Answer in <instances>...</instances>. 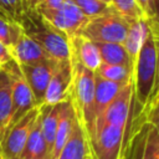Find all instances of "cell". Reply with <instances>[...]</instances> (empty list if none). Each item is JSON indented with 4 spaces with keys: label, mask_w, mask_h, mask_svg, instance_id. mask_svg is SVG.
Wrapping results in <instances>:
<instances>
[{
    "label": "cell",
    "mask_w": 159,
    "mask_h": 159,
    "mask_svg": "<svg viewBox=\"0 0 159 159\" xmlns=\"http://www.w3.org/2000/svg\"><path fill=\"white\" fill-rule=\"evenodd\" d=\"M66 0H42L35 9H57L60 7Z\"/></svg>",
    "instance_id": "29"
},
{
    "label": "cell",
    "mask_w": 159,
    "mask_h": 159,
    "mask_svg": "<svg viewBox=\"0 0 159 159\" xmlns=\"http://www.w3.org/2000/svg\"><path fill=\"white\" fill-rule=\"evenodd\" d=\"M47 158H48V153H47L46 143L42 135L41 120H40V113H39V117L31 128L21 159H47Z\"/></svg>",
    "instance_id": "20"
},
{
    "label": "cell",
    "mask_w": 159,
    "mask_h": 159,
    "mask_svg": "<svg viewBox=\"0 0 159 159\" xmlns=\"http://www.w3.org/2000/svg\"><path fill=\"white\" fill-rule=\"evenodd\" d=\"M73 78V66L71 60L57 61L50 83L46 89L43 104H57L70 99Z\"/></svg>",
    "instance_id": "10"
},
{
    "label": "cell",
    "mask_w": 159,
    "mask_h": 159,
    "mask_svg": "<svg viewBox=\"0 0 159 159\" xmlns=\"http://www.w3.org/2000/svg\"><path fill=\"white\" fill-rule=\"evenodd\" d=\"M56 63L57 61L53 58H45L32 65L20 66V70L32 92L35 103L39 107L43 104L46 89L50 83L53 70L56 67Z\"/></svg>",
    "instance_id": "9"
},
{
    "label": "cell",
    "mask_w": 159,
    "mask_h": 159,
    "mask_svg": "<svg viewBox=\"0 0 159 159\" xmlns=\"http://www.w3.org/2000/svg\"><path fill=\"white\" fill-rule=\"evenodd\" d=\"M12 114V89L9 73L0 68V142Z\"/></svg>",
    "instance_id": "18"
},
{
    "label": "cell",
    "mask_w": 159,
    "mask_h": 159,
    "mask_svg": "<svg viewBox=\"0 0 159 159\" xmlns=\"http://www.w3.org/2000/svg\"><path fill=\"white\" fill-rule=\"evenodd\" d=\"M61 103L40 106L41 129H42V135L46 143L48 158L53 148V142H55V135H56V129H57L58 117H60V111H61Z\"/></svg>",
    "instance_id": "16"
},
{
    "label": "cell",
    "mask_w": 159,
    "mask_h": 159,
    "mask_svg": "<svg viewBox=\"0 0 159 159\" xmlns=\"http://www.w3.org/2000/svg\"><path fill=\"white\" fill-rule=\"evenodd\" d=\"M101 1H103V2H107V4H111V0H101Z\"/></svg>",
    "instance_id": "32"
},
{
    "label": "cell",
    "mask_w": 159,
    "mask_h": 159,
    "mask_svg": "<svg viewBox=\"0 0 159 159\" xmlns=\"http://www.w3.org/2000/svg\"><path fill=\"white\" fill-rule=\"evenodd\" d=\"M25 34L35 40L48 55L56 61L71 60L68 37L51 26L36 10H29L17 20Z\"/></svg>",
    "instance_id": "3"
},
{
    "label": "cell",
    "mask_w": 159,
    "mask_h": 159,
    "mask_svg": "<svg viewBox=\"0 0 159 159\" xmlns=\"http://www.w3.org/2000/svg\"><path fill=\"white\" fill-rule=\"evenodd\" d=\"M130 81V80H129ZM128 81V82H129ZM125 83L108 81L94 73V114L99 117Z\"/></svg>",
    "instance_id": "15"
},
{
    "label": "cell",
    "mask_w": 159,
    "mask_h": 159,
    "mask_svg": "<svg viewBox=\"0 0 159 159\" xmlns=\"http://www.w3.org/2000/svg\"><path fill=\"white\" fill-rule=\"evenodd\" d=\"M129 24L130 21L113 11L89 19L80 35L93 42L123 43Z\"/></svg>",
    "instance_id": "5"
},
{
    "label": "cell",
    "mask_w": 159,
    "mask_h": 159,
    "mask_svg": "<svg viewBox=\"0 0 159 159\" xmlns=\"http://www.w3.org/2000/svg\"><path fill=\"white\" fill-rule=\"evenodd\" d=\"M101 55V60L103 63L108 65H119L134 68V62L129 57L122 43L113 42H94Z\"/></svg>",
    "instance_id": "19"
},
{
    "label": "cell",
    "mask_w": 159,
    "mask_h": 159,
    "mask_svg": "<svg viewBox=\"0 0 159 159\" xmlns=\"http://www.w3.org/2000/svg\"><path fill=\"white\" fill-rule=\"evenodd\" d=\"M0 12L5 14L10 20L17 21L24 15L22 0H0Z\"/></svg>",
    "instance_id": "26"
},
{
    "label": "cell",
    "mask_w": 159,
    "mask_h": 159,
    "mask_svg": "<svg viewBox=\"0 0 159 159\" xmlns=\"http://www.w3.org/2000/svg\"><path fill=\"white\" fill-rule=\"evenodd\" d=\"M0 159H1V155H0Z\"/></svg>",
    "instance_id": "33"
},
{
    "label": "cell",
    "mask_w": 159,
    "mask_h": 159,
    "mask_svg": "<svg viewBox=\"0 0 159 159\" xmlns=\"http://www.w3.org/2000/svg\"><path fill=\"white\" fill-rule=\"evenodd\" d=\"M157 75V45L155 37L149 31L134 63L133 71V104L134 113H139L147 106Z\"/></svg>",
    "instance_id": "4"
},
{
    "label": "cell",
    "mask_w": 159,
    "mask_h": 159,
    "mask_svg": "<svg viewBox=\"0 0 159 159\" xmlns=\"http://www.w3.org/2000/svg\"><path fill=\"white\" fill-rule=\"evenodd\" d=\"M149 31H150V27H149V21L147 19H139L129 24L125 40L122 45L124 46L125 51L128 52L129 57L134 63Z\"/></svg>",
    "instance_id": "17"
},
{
    "label": "cell",
    "mask_w": 159,
    "mask_h": 159,
    "mask_svg": "<svg viewBox=\"0 0 159 159\" xmlns=\"http://www.w3.org/2000/svg\"><path fill=\"white\" fill-rule=\"evenodd\" d=\"M68 41L71 50V60L96 72V70L101 66L102 60L94 42L81 35H76L68 39Z\"/></svg>",
    "instance_id": "11"
},
{
    "label": "cell",
    "mask_w": 159,
    "mask_h": 159,
    "mask_svg": "<svg viewBox=\"0 0 159 159\" xmlns=\"http://www.w3.org/2000/svg\"><path fill=\"white\" fill-rule=\"evenodd\" d=\"M155 45H157V75H155V82L153 89L159 87V37H155Z\"/></svg>",
    "instance_id": "30"
},
{
    "label": "cell",
    "mask_w": 159,
    "mask_h": 159,
    "mask_svg": "<svg viewBox=\"0 0 159 159\" xmlns=\"http://www.w3.org/2000/svg\"><path fill=\"white\" fill-rule=\"evenodd\" d=\"M10 61H12V57L10 55L9 47L0 42V68H2L5 65H7Z\"/></svg>",
    "instance_id": "28"
},
{
    "label": "cell",
    "mask_w": 159,
    "mask_h": 159,
    "mask_svg": "<svg viewBox=\"0 0 159 159\" xmlns=\"http://www.w3.org/2000/svg\"><path fill=\"white\" fill-rule=\"evenodd\" d=\"M155 93H159V87H158V88H154V89H153L152 94H155ZM152 94H150V96H152Z\"/></svg>",
    "instance_id": "31"
},
{
    "label": "cell",
    "mask_w": 159,
    "mask_h": 159,
    "mask_svg": "<svg viewBox=\"0 0 159 159\" xmlns=\"http://www.w3.org/2000/svg\"><path fill=\"white\" fill-rule=\"evenodd\" d=\"M73 78L70 93V101L75 109L76 119L86 132L88 140L91 139L94 124V72L72 61Z\"/></svg>",
    "instance_id": "2"
},
{
    "label": "cell",
    "mask_w": 159,
    "mask_h": 159,
    "mask_svg": "<svg viewBox=\"0 0 159 159\" xmlns=\"http://www.w3.org/2000/svg\"><path fill=\"white\" fill-rule=\"evenodd\" d=\"M111 5L116 10V12H118L130 22L139 19H147L137 0H111Z\"/></svg>",
    "instance_id": "22"
},
{
    "label": "cell",
    "mask_w": 159,
    "mask_h": 159,
    "mask_svg": "<svg viewBox=\"0 0 159 159\" xmlns=\"http://www.w3.org/2000/svg\"><path fill=\"white\" fill-rule=\"evenodd\" d=\"M142 10L144 11L147 20L149 21V27L154 25V11H153V0H137Z\"/></svg>",
    "instance_id": "27"
},
{
    "label": "cell",
    "mask_w": 159,
    "mask_h": 159,
    "mask_svg": "<svg viewBox=\"0 0 159 159\" xmlns=\"http://www.w3.org/2000/svg\"><path fill=\"white\" fill-rule=\"evenodd\" d=\"M10 76L11 80V89H12V114L10 118V122L5 129V133L16 124L25 114H27L31 109H34L36 106L32 92L20 70V66L12 60L7 65L2 67ZM4 133V135H5ZM4 138V137H2Z\"/></svg>",
    "instance_id": "6"
},
{
    "label": "cell",
    "mask_w": 159,
    "mask_h": 159,
    "mask_svg": "<svg viewBox=\"0 0 159 159\" xmlns=\"http://www.w3.org/2000/svg\"><path fill=\"white\" fill-rule=\"evenodd\" d=\"M57 159H92L88 137L77 119L73 124L71 137Z\"/></svg>",
    "instance_id": "14"
},
{
    "label": "cell",
    "mask_w": 159,
    "mask_h": 159,
    "mask_svg": "<svg viewBox=\"0 0 159 159\" xmlns=\"http://www.w3.org/2000/svg\"><path fill=\"white\" fill-rule=\"evenodd\" d=\"M139 113H142L144 116V118L148 122H150L157 128V130L159 133V93L152 94L147 106Z\"/></svg>",
    "instance_id": "25"
},
{
    "label": "cell",
    "mask_w": 159,
    "mask_h": 159,
    "mask_svg": "<svg viewBox=\"0 0 159 159\" xmlns=\"http://www.w3.org/2000/svg\"><path fill=\"white\" fill-rule=\"evenodd\" d=\"M51 26L63 32L68 39L80 35L83 27L89 21L73 2L66 0L57 9H35Z\"/></svg>",
    "instance_id": "7"
},
{
    "label": "cell",
    "mask_w": 159,
    "mask_h": 159,
    "mask_svg": "<svg viewBox=\"0 0 159 159\" xmlns=\"http://www.w3.org/2000/svg\"><path fill=\"white\" fill-rule=\"evenodd\" d=\"M12 60L19 65H32L45 58H50L45 50L25 32L17 39V41L9 47Z\"/></svg>",
    "instance_id": "12"
},
{
    "label": "cell",
    "mask_w": 159,
    "mask_h": 159,
    "mask_svg": "<svg viewBox=\"0 0 159 159\" xmlns=\"http://www.w3.org/2000/svg\"><path fill=\"white\" fill-rule=\"evenodd\" d=\"M133 71L134 68L132 67L119 66V65H108V63L102 62L94 73L108 81H113L118 83H127L133 77Z\"/></svg>",
    "instance_id": "21"
},
{
    "label": "cell",
    "mask_w": 159,
    "mask_h": 159,
    "mask_svg": "<svg viewBox=\"0 0 159 159\" xmlns=\"http://www.w3.org/2000/svg\"><path fill=\"white\" fill-rule=\"evenodd\" d=\"M25 31L19 21L0 16V42L1 43L10 47L17 41V39Z\"/></svg>",
    "instance_id": "23"
},
{
    "label": "cell",
    "mask_w": 159,
    "mask_h": 159,
    "mask_svg": "<svg viewBox=\"0 0 159 159\" xmlns=\"http://www.w3.org/2000/svg\"><path fill=\"white\" fill-rule=\"evenodd\" d=\"M39 113L40 107H35L5 133L0 142L1 159H21L31 128L37 119Z\"/></svg>",
    "instance_id": "8"
},
{
    "label": "cell",
    "mask_w": 159,
    "mask_h": 159,
    "mask_svg": "<svg viewBox=\"0 0 159 159\" xmlns=\"http://www.w3.org/2000/svg\"><path fill=\"white\" fill-rule=\"evenodd\" d=\"M119 159H159V133L157 128L142 113H133L132 108Z\"/></svg>",
    "instance_id": "1"
},
{
    "label": "cell",
    "mask_w": 159,
    "mask_h": 159,
    "mask_svg": "<svg viewBox=\"0 0 159 159\" xmlns=\"http://www.w3.org/2000/svg\"><path fill=\"white\" fill-rule=\"evenodd\" d=\"M70 1L73 2L89 19L116 11L111 4L103 2L101 0H70Z\"/></svg>",
    "instance_id": "24"
},
{
    "label": "cell",
    "mask_w": 159,
    "mask_h": 159,
    "mask_svg": "<svg viewBox=\"0 0 159 159\" xmlns=\"http://www.w3.org/2000/svg\"><path fill=\"white\" fill-rule=\"evenodd\" d=\"M76 122V114L75 109L72 107L71 101H65L61 103V111H60V117H58V124L56 129V135H55V142H53V148L50 154L48 159H57L61 150L68 142L73 124Z\"/></svg>",
    "instance_id": "13"
}]
</instances>
